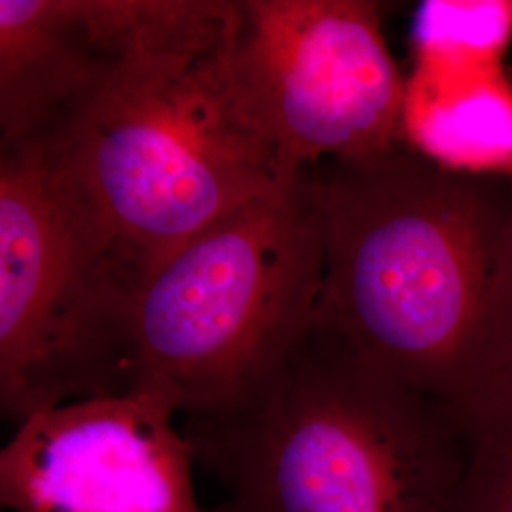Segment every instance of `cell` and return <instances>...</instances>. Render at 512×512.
<instances>
[{
  "label": "cell",
  "instance_id": "cell-1",
  "mask_svg": "<svg viewBox=\"0 0 512 512\" xmlns=\"http://www.w3.org/2000/svg\"><path fill=\"white\" fill-rule=\"evenodd\" d=\"M323 285L315 323L444 404L465 435L512 366L499 300L512 177L418 150L317 165Z\"/></svg>",
  "mask_w": 512,
  "mask_h": 512
},
{
  "label": "cell",
  "instance_id": "cell-2",
  "mask_svg": "<svg viewBox=\"0 0 512 512\" xmlns=\"http://www.w3.org/2000/svg\"><path fill=\"white\" fill-rule=\"evenodd\" d=\"M184 433L222 512H458V418L319 323L255 397Z\"/></svg>",
  "mask_w": 512,
  "mask_h": 512
},
{
  "label": "cell",
  "instance_id": "cell-3",
  "mask_svg": "<svg viewBox=\"0 0 512 512\" xmlns=\"http://www.w3.org/2000/svg\"><path fill=\"white\" fill-rule=\"evenodd\" d=\"M323 258L317 165L291 167L148 275L133 391L162 397L186 420L247 403L313 327Z\"/></svg>",
  "mask_w": 512,
  "mask_h": 512
},
{
  "label": "cell",
  "instance_id": "cell-4",
  "mask_svg": "<svg viewBox=\"0 0 512 512\" xmlns=\"http://www.w3.org/2000/svg\"><path fill=\"white\" fill-rule=\"evenodd\" d=\"M143 270L54 137L0 147V408L19 425L131 393Z\"/></svg>",
  "mask_w": 512,
  "mask_h": 512
},
{
  "label": "cell",
  "instance_id": "cell-5",
  "mask_svg": "<svg viewBox=\"0 0 512 512\" xmlns=\"http://www.w3.org/2000/svg\"><path fill=\"white\" fill-rule=\"evenodd\" d=\"M230 40L128 80L69 126L44 133L145 281L186 241L298 167L283 162L243 109Z\"/></svg>",
  "mask_w": 512,
  "mask_h": 512
},
{
  "label": "cell",
  "instance_id": "cell-6",
  "mask_svg": "<svg viewBox=\"0 0 512 512\" xmlns=\"http://www.w3.org/2000/svg\"><path fill=\"white\" fill-rule=\"evenodd\" d=\"M372 0H238L230 69L239 101L289 165L397 147L406 84Z\"/></svg>",
  "mask_w": 512,
  "mask_h": 512
},
{
  "label": "cell",
  "instance_id": "cell-7",
  "mask_svg": "<svg viewBox=\"0 0 512 512\" xmlns=\"http://www.w3.org/2000/svg\"><path fill=\"white\" fill-rule=\"evenodd\" d=\"M238 0H0V147L69 126L234 29Z\"/></svg>",
  "mask_w": 512,
  "mask_h": 512
},
{
  "label": "cell",
  "instance_id": "cell-8",
  "mask_svg": "<svg viewBox=\"0 0 512 512\" xmlns=\"http://www.w3.org/2000/svg\"><path fill=\"white\" fill-rule=\"evenodd\" d=\"M158 395L61 404L21 421L0 452L8 512H203L196 452Z\"/></svg>",
  "mask_w": 512,
  "mask_h": 512
},
{
  "label": "cell",
  "instance_id": "cell-9",
  "mask_svg": "<svg viewBox=\"0 0 512 512\" xmlns=\"http://www.w3.org/2000/svg\"><path fill=\"white\" fill-rule=\"evenodd\" d=\"M403 128L439 164L512 177V84L499 63H431Z\"/></svg>",
  "mask_w": 512,
  "mask_h": 512
},
{
  "label": "cell",
  "instance_id": "cell-10",
  "mask_svg": "<svg viewBox=\"0 0 512 512\" xmlns=\"http://www.w3.org/2000/svg\"><path fill=\"white\" fill-rule=\"evenodd\" d=\"M458 512H512V366L467 429Z\"/></svg>",
  "mask_w": 512,
  "mask_h": 512
},
{
  "label": "cell",
  "instance_id": "cell-11",
  "mask_svg": "<svg viewBox=\"0 0 512 512\" xmlns=\"http://www.w3.org/2000/svg\"><path fill=\"white\" fill-rule=\"evenodd\" d=\"M421 44L429 63H499L512 40V0L433 2Z\"/></svg>",
  "mask_w": 512,
  "mask_h": 512
},
{
  "label": "cell",
  "instance_id": "cell-12",
  "mask_svg": "<svg viewBox=\"0 0 512 512\" xmlns=\"http://www.w3.org/2000/svg\"><path fill=\"white\" fill-rule=\"evenodd\" d=\"M499 300L512 323V222L503 243L501 274H499Z\"/></svg>",
  "mask_w": 512,
  "mask_h": 512
}]
</instances>
